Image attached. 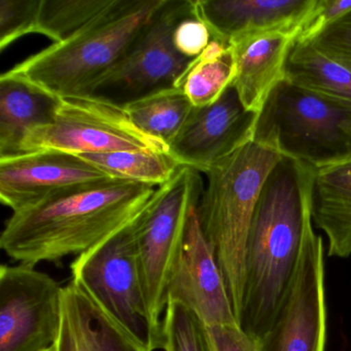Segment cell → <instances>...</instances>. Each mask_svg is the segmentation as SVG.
Instances as JSON below:
<instances>
[{
    "label": "cell",
    "instance_id": "obj_28",
    "mask_svg": "<svg viewBox=\"0 0 351 351\" xmlns=\"http://www.w3.org/2000/svg\"><path fill=\"white\" fill-rule=\"evenodd\" d=\"M350 10L351 0H316L315 7L306 20L295 42H312L328 26Z\"/></svg>",
    "mask_w": 351,
    "mask_h": 351
},
{
    "label": "cell",
    "instance_id": "obj_1",
    "mask_svg": "<svg viewBox=\"0 0 351 351\" xmlns=\"http://www.w3.org/2000/svg\"><path fill=\"white\" fill-rule=\"evenodd\" d=\"M316 168L283 158L267 178L248 232L239 326L256 343L269 330L295 273Z\"/></svg>",
    "mask_w": 351,
    "mask_h": 351
},
{
    "label": "cell",
    "instance_id": "obj_4",
    "mask_svg": "<svg viewBox=\"0 0 351 351\" xmlns=\"http://www.w3.org/2000/svg\"><path fill=\"white\" fill-rule=\"evenodd\" d=\"M163 0H120L79 34L16 64L5 75L58 98L87 95L149 23Z\"/></svg>",
    "mask_w": 351,
    "mask_h": 351
},
{
    "label": "cell",
    "instance_id": "obj_23",
    "mask_svg": "<svg viewBox=\"0 0 351 351\" xmlns=\"http://www.w3.org/2000/svg\"><path fill=\"white\" fill-rule=\"evenodd\" d=\"M77 156L112 178L129 180L153 188H159L166 184L180 167L169 154L116 152Z\"/></svg>",
    "mask_w": 351,
    "mask_h": 351
},
{
    "label": "cell",
    "instance_id": "obj_5",
    "mask_svg": "<svg viewBox=\"0 0 351 351\" xmlns=\"http://www.w3.org/2000/svg\"><path fill=\"white\" fill-rule=\"evenodd\" d=\"M254 141L315 168L344 159L351 155V101L285 80L261 112Z\"/></svg>",
    "mask_w": 351,
    "mask_h": 351
},
{
    "label": "cell",
    "instance_id": "obj_20",
    "mask_svg": "<svg viewBox=\"0 0 351 351\" xmlns=\"http://www.w3.org/2000/svg\"><path fill=\"white\" fill-rule=\"evenodd\" d=\"M235 77L231 47L213 40L202 54L189 63L174 87L186 94L194 108H205L221 97Z\"/></svg>",
    "mask_w": 351,
    "mask_h": 351
},
{
    "label": "cell",
    "instance_id": "obj_31",
    "mask_svg": "<svg viewBox=\"0 0 351 351\" xmlns=\"http://www.w3.org/2000/svg\"><path fill=\"white\" fill-rule=\"evenodd\" d=\"M48 351H56V350H55V346L53 347V348L49 349Z\"/></svg>",
    "mask_w": 351,
    "mask_h": 351
},
{
    "label": "cell",
    "instance_id": "obj_12",
    "mask_svg": "<svg viewBox=\"0 0 351 351\" xmlns=\"http://www.w3.org/2000/svg\"><path fill=\"white\" fill-rule=\"evenodd\" d=\"M114 180L80 156L55 151L0 158V200L13 213Z\"/></svg>",
    "mask_w": 351,
    "mask_h": 351
},
{
    "label": "cell",
    "instance_id": "obj_3",
    "mask_svg": "<svg viewBox=\"0 0 351 351\" xmlns=\"http://www.w3.org/2000/svg\"><path fill=\"white\" fill-rule=\"evenodd\" d=\"M283 159L275 149L250 141L206 173L199 221L223 272L239 324L245 280L248 232L263 186Z\"/></svg>",
    "mask_w": 351,
    "mask_h": 351
},
{
    "label": "cell",
    "instance_id": "obj_22",
    "mask_svg": "<svg viewBox=\"0 0 351 351\" xmlns=\"http://www.w3.org/2000/svg\"><path fill=\"white\" fill-rule=\"evenodd\" d=\"M123 106L138 128L168 147L194 108L186 94L176 87L157 90Z\"/></svg>",
    "mask_w": 351,
    "mask_h": 351
},
{
    "label": "cell",
    "instance_id": "obj_8",
    "mask_svg": "<svg viewBox=\"0 0 351 351\" xmlns=\"http://www.w3.org/2000/svg\"><path fill=\"white\" fill-rule=\"evenodd\" d=\"M40 151L168 154L169 147L138 128L124 106L97 96L80 95L60 98L54 120L30 131L22 141L21 154Z\"/></svg>",
    "mask_w": 351,
    "mask_h": 351
},
{
    "label": "cell",
    "instance_id": "obj_11",
    "mask_svg": "<svg viewBox=\"0 0 351 351\" xmlns=\"http://www.w3.org/2000/svg\"><path fill=\"white\" fill-rule=\"evenodd\" d=\"M63 287L30 265L0 267V351H48L62 322Z\"/></svg>",
    "mask_w": 351,
    "mask_h": 351
},
{
    "label": "cell",
    "instance_id": "obj_25",
    "mask_svg": "<svg viewBox=\"0 0 351 351\" xmlns=\"http://www.w3.org/2000/svg\"><path fill=\"white\" fill-rule=\"evenodd\" d=\"M162 349L210 351L206 326L186 306L178 302H168L162 320Z\"/></svg>",
    "mask_w": 351,
    "mask_h": 351
},
{
    "label": "cell",
    "instance_id": "obj_10",
    "mask_svg": "<svg viewBox=\"0 0 351 351\" xmlns=\"http://www.w3.org/2000/svg\"><path fill=\"white\" fill-rule=\"evenodd\" d=\"M326 341L324 241L314 231L310 213L295 273L256 347L258 351H324Z\"/></svg>",
    "mask_w": 351,
    "mask_h": 351
},
{
    "label": "cell",
    "instance_id": "obj_21",
    "mask_svg": "<svg viewBox=\"0 0 351 351\" xmlns=\"http://www.w3.org/2000/svg\"><path fill=\"white\" fill-rule=\"evenodd\" d=\"M285 81L322 95L351 101V71L309 42L293 45L285 65Z\"/></svg>",
    "mask_w": 351,
    "mask_h": 351
},
{
    "label": "cell",
    "instance_id": "obj_9",
    "mask_svg": "<svg viewBox=\"0 0 351 351\" xmlns=\"http://www.w3.org/2000/svg\"><path fill=\"white\" fill-rule=\"evenodd\" d=\"M192 16L194 0H163L120 61L87 95L125 106L152 92L174 87L193 60L176 50L174 30Z\"/></svg>",
    "mask_w": 351,
    "mask_h": 351
},
{
    "label": "cell",
    "instance_id": "obj_15",
    "mask_svg": "<svg viewBox=\"0 0 351 351\" xmlns=\"http://www.w3.org/2000/svg\"><path fill=\"white\" fill-rule=\"evenodd\" d=\"M315 5L316 0H194V15L206 24L213 40L230 46L258 32L299 36Z\"/></svg>",
    "mask_w": 351,
    "mask_h": 351
},
{
    "label": "cell",
    "instance_id": "obj_16",
    "mask_svg": "<svg viewBox=\"0 0 351 351\" xmlns=\"http://www.w3.org/2000/svg\"><path fill=\"white\" fill-rule=\"evenodd\" d=\"M298 34H248L230 44L236 64L233 86L246 110L261 114L273 90L285 80V65Z\"/></svg>",
    "mask_w": 351,
    "mask_h": 351
},
{
    "label": "cell",
    "instance_id": "obj_24",
    "mask_svg": "<svg viewBox=\"0 0 351 351\" xmlns=\"http://www.w3.org/2000/svg\"><path fill=\"white\" fill-rule=\"evenodd\" d=\"M120 0H42L38 34L64 42L116 7Z\"/></svg>",
    "mask_w": 351,
    "mask_h": 351
},
{
    "label": "cell",
    "instance_id": "obj_17",
    "mask_svg": "<svg viewBox=\"0 0 351 351\" xmlns=\"http://www.w3.org/2000/svg\"><path fill=\"white\" fill-rule=\"evenodd\" d=\"M312 221L328 238V256H351V155L316 168Z\"/></svg>",
    "mask_w": 351,
    "mask_h": 351
},
{
    "label": "cell",
    "instance_id": "obj_19",
    "mask_svg": "<svg viewBox=\"0 0 351 351\" xmlns=\"http://www.w3.org/2000/svg\"><path fill=\"white\" fill-rule=\"evenodd\" d=\"M60 98L21 80L0 75V158L21 154L22 141L54 120Z\"/></svg>",
    "mask_w": 351,
    "mask_h": 351
},
{
    "label": "cell",
    "instance_id": "obj_13",
    "mask_svg": "<svg viewBox=\"0 0 351 351\" xmlns=\"http://www.w3.org/2000/svg\"><path fill=\"white\" fill-rule=\"evenodd\" d=\"M260 114L246 110L233 86L211 106L193 108L169 145L180 166L206 174L215 165L254 141Z\"/></svg>",
    "mask_w": 351,
    "mask_h": 351
},
{
    "label": "cell",
    "instance_id": "obj_29",
    "mask_svg": "<svg viewBox=\"0 0 351 351\" xmlns=\"http://www.w3.org/2000/svg\"><path fill=\"white\" fill-rule=\"evenodd\" d=\"M211 40L213 38L206 24L195 15L180 22L174 30V47L186 58H197Z\"/></svg>",
    "mask_w": 351,
    "mask_h": 351
},
{
    "label": "cell",
    "instance_id": "obj_26",
    "mask_svg": "<svg viewBox=\"0 0 351 351\" xmlns=\"http://www.w3.org/2000/svg\"><path fill=\"white\" fill-rule=\"evenodd\" d=\"M42 0H0V51L28 36L38 34Z\"/></svg>",
    "mask_w": 351,
    "mask_h": 351
},
{
    "label": "cell",
    "instance_id": "obj_6",
    "mask_svg": "<svg viewBox=\"0 0 351 351\" xmlns=\"http://www.w3.org/2000/svg\"><path fill=\"white\" fill-rule=\"evenodd\" d=\"M71 270V281L141 351L162 349V328L149 315L139 270L137 219L77 256Z\"/></svg>",
    "mask_w": 351,
    "mask_h": 351
},
{
    "label": "cell",
    "instance_id": "obj_14",
    "mask_svg": "<svg viewBox=\"0 0 351 351\" xmlns=\"http://www.w3.org/2000/svg\"><path fill=\"white\" fill-rule=\"evenodd\" d=\"M168 302L190 309L206 328L239 326L217 256L205 237L197 208L168 287Z\"/></svg>",
    "mask_w": 351,
    "mask_h": 351
},
{
    "label": "cell",
    "instance_id": "obj_30",
    "mask_svg": "<svg viewBox=\"0 0 351 351\" xmlns=\"http://www.w3.org/2000/svg\"><path fill=\"white\" fill-rule=\"evenodd\" d=\"M210 351H258L256 341L239 326L206 328Z\"/></svg>",
    "mask_w": 351,
    "mask_h": 351
},
{
    "label": "cell",
    "instance_id": "obj_2",
    "mask_svg": "<svg viewBox=\"0 0 351 351\" xmlns=\"http://www.w3.org/2000/svg\"><path fill=\"white\" fill-rule=\"evenodd\" d=\"M155 191L114 178L13 213L0 236V247L19 264L34 267L80 256L136 221Z\"/></svg>",
    "mask_w": 351,
    "mask_h": 351
},
{
    "label": "cell",
    "instance_id": "obj_18",
    "mask_svg": "<svg viewBox=\"0 0 351 351\" xmlns=\"http://www.w3.org/2000/svg\"><path fill=\"white\" fill-rule=\"evenodd\" d=\"M56 351H141L73 282L63 287Z\"/></svg>",
    "mask_w": 351,
    "mask_h": 351
},
{
    "label": "cell",
    "instance_id": "obj_27",
    "mask_svg": "<svg viewBox=\"0 0 351 351\" xmlns=\"http://www.w3.org/2000/svg\"><path fill=\"white\" fill-rule=\"evenodd\" d=\"M309 43L322 54L351 71V10Z\"/></svg>",
    "mask_w": 351,
    "mask_h": 351
},
{
    "label": "cell",
    "instance_id": "obj_7",
    "mask_svg": "<svg viewBox=\"0 0 351 351\" xmlns=\"http://www.w3.org/2000/svg\"><path fill=\"white\" fill-rule=\"evenodd\" d=\"M204 191L200 172L180 166L156 189L137 219V258L149 315L162 328L168 287L186 238L189 221Z\"/></svg>",
    "mask_w": 351,
    "mask_h": 351
}]
</instances>
